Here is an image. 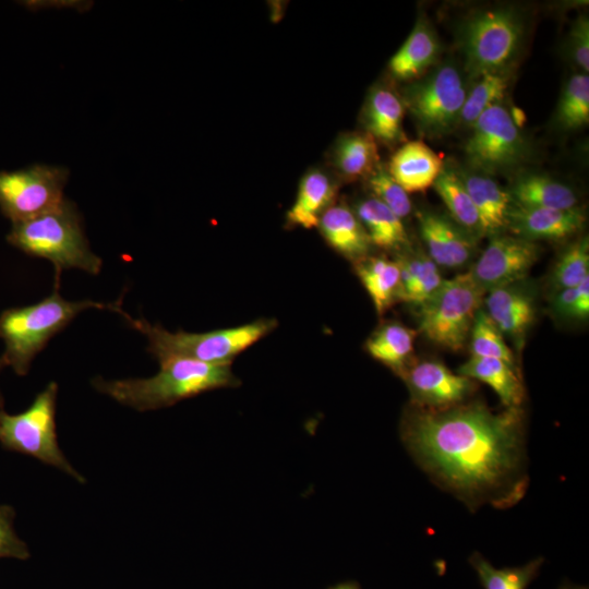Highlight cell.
I'll list each match as a JSON object with an SVG mask.
<instances>
[{"instance_id": "obj_3", "label": "cell", "mask_w": 589, "mask_h": 589, "mask_svg": "<svg viewBox=\"0 0 589 589\" xmlns=\"http://www.w3.org/2000/svg\"><path fill=\"white\" fill-rule=\"evenodd\" d=\"M91 308L111 310L122 316L127 314L121 302L68 301L57 290L35 304L3 311L0 314V338L5 349L0 357V371L10 366L17 375L27 374L33 359L47 342L77 314Z\"/></svg>"}, {"instance_id": "obj_32", "label": "cell", "mask_w": 589, "mask_h": 589, "mask_svg": "<svg viewBox=\"0 0 589 589\" xmlns=\"http://www.w3.org/2000/svg\"><path fill=\"white\" fill-rule=\"evenodd\" d=\"M467 96L461 109L460 121L471 125L488 108L504 99L509 79L507 73L481 75Z\"/></svg>"}, {"instance_id": "obj_1", "label": "cell", "mask_w": 589, "mask_h": 589, "mask_svg": "<svg viewBox=\"0 0 589 589\" xmlns=\"http://www.w3.org/2000/svg\"><path fill=\"white\" fill-rule=\"evenodd\" d=\"M524 413L495 412L481 402L445 409L412 405L401 440L437 483L470 507L515 502L524 493Z\"/></svg>"}, {"instance_id": "obj_17", "label": "cell", "mask_w": 589, "mask_h": 589, "mask_svg": "<svg viewBox=\"0 0 589 589\" xmlns=\"http://www.w3.org/2000/svg\"><path fill=\"white\" fill-rule=\"evenodd\" d=\"M466 190L477 209L482 235L496 236L507 229L513 201L508 190L484 173L462 172Z\"/></svg>"}, {"instance_id": "obj_34", "label": "cell", "mask_w": 589, "mask_h": 589, "mask_svg": "<svg viewBox=\"0 0 589 589\" xmlns=\"http://www.w3.org/2000/svg\"><path fill=\"white\" fill-rule=\"evenodd\" d=\"M587 276H589V242L585 237L562 253L552 271L551 284L557 291L576 287Z\"/></svg>"}, {"instance_id": "obj_10", "label": "cell", "mask_w": 589, "mask_h": 589, "mask_svg": "<svg viewBox=\"0 0 589 589\" xmlns=\"http://www.w3.org/2000/svg\"><path fill=\"white\" fill-rule=\"evenodd\" d=\"M465 152L471 167L484 175L510 170L528 157V144L508 109L496 104L471 124Z\"/></svg>"}, {"instance_id": "obj_13", "label": "cell", "mask_w": 589, "mask_h": 589, "mask_svg": "<svg viewBox=\"0 0 589 589\" xmlns=\"http://www.w3.org/2000/svg\"><path fill=\"white\" fill-rule=\"evenodd\" d=\"M399 374L413 405L422 408L437 410L462 404L474 389L471 378L452 372L437 361L408 363Z\"/></svg>"}, {"instance_id": "obj_23", "label": "cell", "mask_w": 589, "mask_h": 589, "mask_svg": "<svg viewBox=\"0 0 589 589\" xmlns=\"http://www.w3.org/2000/svg\"><path fill=\"white\" fill-rule=\"evenodd\" d=\"M335 194L336 187L327 175L320 170L309 171L302 178L294 203L287 213L288 224L305 229L316 227Z\"/></svg>"}, {"instance_id": "obj_35", "label": "cell", "mask_w": 589, "mask_h": 589, "mask_svg": "<svg viewBox=\"0 0 589 589\" xmlns=\"http://www.w3.org/2000/svg\"><path fill=\"white\" fill-rule=\"evenodd\" d=\"M369 188L374 197L388 207L401 220L411 212L408 193L390 177L386 169L377 166L369 175Z\"/></svg>"}, {"instance_id": "obj_33", "label": "cell", "mask_w": 589, "mask_h": 589, "mask_svg": "<svg viewBox=\"0 0 589 589\" xmlns=\"http://www.w3.org/2000/svg\"><path fill=\"white\" fill-rule=\"evenodd\" d=\"M469 336L472 357L495 358L515 365L513 351L506 345L504 335L484 310L477 312Z\"/></svg>"}, {"instance_id": "obj_16", "label": "cell", "mask_w": 589, "mask_h": 589, "mask_svg": "<svg viewBox=\"0 0 589 589\" xmlns=\"http://www.w3.org/2000/svg\"><path fill=\"white\" fill-rule=\"evenodd\" d=\"M443 160L422 141H410L390 157L386 169L407 192H422L432 187L443 168Z\"/></svg>"}, {"instance_id": "obj_27", "label": "cell", "mask_w": 589, "mask_h": 589, "mask_svg": "<svg viewBox=\"0 0 589 589\" xmlns=\"http://www.w3.org/2000/svg\"><path fill=\"white\" fill-rule=\"evenodd\" d=\"M356 215L372 244L384 249H398L407 243L402 220L375 197L361 201L357 205Z\"/></svg>"}, {"instance_id": "obj_22", "label": "cell", "mask_w": 589, "mask_h": 589, "mask_svg": "<svg viewBox=\"0 0 589 589\" xmlns=\"http://www.w3.org/2000/svg\"><path fill=\"white\" fill-rule=\"evenodd\" d=\"M458 373L489 385L500 397L505 408L520 407L525 388L515 365L495 358L471 357Z\"/></svg>"}, {"instance_id": "obj_24", "label": "cell", "mask_w": 589, "mask_h": 589, "mask_svg": "<svg viewBox=\"0 0 589 589\" xmlns=\"http://www.w3.org/2000/svg\"><path fill=\"white\" fill-rule=\"evenodd\" d=\"M405 107L402 100L386 87L374 88L364 107L368 133L383 143L399 141L402 135Z\"/></svg>"}, {"instance_id": "obj_21", "label": "cell", "mask_w": 589, "mask_h": 589, "mask_svg": "<svg viewBox=\"0 0 589 589\" xmlns=\"http://www.w3.org/2000/svg\"><path fill=\"white\" fill-rule=\"evenodd\" d=\"M516 205L555 209L576 208L578 197L566 184L542 173H522L508 190Z\"/></svg>"}, {"instance_id": "obj_9", "label": "cell", "mask_w": 589, "mask_h": 589, "mask_svg": "<svg viewBox=\"0 0 589 589\" xmlns=\"http://www.w3.org/2000/svg\"><path fill=\"white\" fill-rule=\"evenodd\" d=\"M464 77L454 63H443L405 88L404 107L430 137L450 132L460 122L467 96Z\"/></svg>"}, {"instance_id": "obj_4", "label": "cell", "mask_w": 589, "mask_h": 589, "mask_svg": "<svg viewBox=\"0 0 589 589\" xmlns=\"http://www.w3.org/2000/svg\"><path fill=\"white\" fill-rule=\"evenodd\" d=\"M7 240L28 255L50 261L56 280L62 269L79 268L92 275L101 269L103 261L89 248L82 217L65 197L44 214L12 224Z\"/></svg>"}, {"instance_id": "obj_31", "label": "cell", "mask_w": 589, "mask_h": 589, "mask_svg": "<svg viewBox=\"0 0 589 589\" xmlns=\"http://www.w3.org/2000/svg\"><path fill=\"white\" fill-rule=\"evenodd\" d=\"M556 121L565 130H577L588 124V74H575L566 82L556 109Z\"/></svg>"}, {"instance_id": "obj_42", "label": "cell", "mask_w": 589, "mask_h": 589, "mask_svg": "<svg viewBox=\"0 0 589 589\" xmlns=\"http://www.w3.org/2000/svg\"><path fill=\"white\" fill-rule=\"evenodd\" d=\"M560 589H588V588L584 587V586H575V585H572V584H565V585L561 586Z\"/></svg>"}, {"instance_id": "obj_6", "label": "cell", "mask_w": 589, "mask_h": 589, "mask_svg": "<svg viewBox=\"0 0 589 589\" xmlns=\"http://www.w3.org/2000/svg\"><path fill=\"white\" fill-rule=\"evenodd\" d=\"M524 20L513 8L484 9L469 14L458 29L467 72L479 77L506 73L520 50Z\"/></svg>"}, {"instance_id": "obj_7", "label": "cell", "mask_w": 589, "mask_h": 589, "mask_svg": "<svg viewBox=\"0 0 589 589\" xmlns=\"http://www.w3.org/2000/svg\"><path fill=\"white\" fill-rule=\"evenodd\" d=\"M484 290L469 272L446 279L420 304L419 327L432 342L450 351L467 344Z\"/></svg>"}, {"instance_id": "obj_11", "label": "cell", "mask_w": 589, "mask_h": 589, "mask_svg": "<svg viewBox=\"0 0 589 589\" xmlns=\"http://www.w3.org/2000/svg\"><path fill=\"white\" fill-rule=\"evenodd\" d=\"M69 170L36 164L14 171H0V209L12 224L56 207L63 199Z\"/></svg>"}, {"instance_id": "obj_18", "label": "cell", "mask_w": 589, "mask_h": 589, "mask_svg": "<svg viewBox=\"0 0 589 589\" xmlns=\"http://www.w3.org/2000/svg\"><path fill=\"white\" fill-rule=\"evenodd\" d=\"M440 51L434 29L420 17L404 45L389 60L388 69L398 80L414 81L436 62Z\"/></svg>"}, {"instance_id": "obj_26", "label": "cell", "mask_w": 589, "mask_h": 589, "mask_svg": "<svg viewBox=\"0 0 589 589\" xmlns=\"http://www.w3.org/2000/svg\"><path fill=\"white\" fill-rule=\"evenodd\" d=\"M432 187L458 226L470 235H482L477 209L457 168L444 164Z\"/></svg>"}, {"instance_id": "obj_38", "label": "cell", "mask_w": 589, "mask_h": 589, "mask_svg": "<svg viewBox=\"0 0 589 589\" xmlns=\"http://www.w3.org/2000/svg\"><path fill=\"white\" fill-rule=\"evenodd\" d=\"M568 52L573 61L588 74L589 70V21L580 15L573 24L568 35Z\"/></svg>"}, {"instance_id": "obj_36", "label": "cell", "mask_w": 589, "mask_h": 589, "mask_svg": "<svg viewBox=\"0 0 589 589\" xmlns=\"http://www.w3.org/2000/svg\"><path fill=\"white\" fill-rule=\"evenodd\" d=\"M443 281L444 279L441 276L437 265L429 255H424L422 267L406 294L404 302L416 305L422 304L440 288Z\"/></svg>"}, {"instance_id": "obj_29", "label": "cell", "mask_w": 589, "mask_h": 589, "mask_svg": "<svg viewBox=\"0 0 589 589\" xmlns=\"http://www.w3.org/2000/svg\"><path fill=\"white\" fill-rule=\"evenodd\" d=\"M377 159L375 140L368 132L342 135L334 151V164L348 179L371 175L376 168Z\"/></svg>"}, {"instance_id": "obj_14", "label": "cell", "mask_w": 589, "mask_h": 589, "mask_svg": "<svg viewBox=\"0 0 589 589\" xmlns=\"http://www.w3.org/2000/svg\"><path fill=\"white\" fill-rule=\"evenodd\" d=\"M586 217L579 208L555 209L526 207L513 203L507 229L514 236L533 241L560 240L574 236L585 225Z\"/></svg>"}, {"instance_id": "obj_15", "label": "cell", "mask_w": 589, "mask_h": 589, "mask_svg": "<svg viewBox=\"0 0 589 589\" xmlns=\"http://www.w3.org/2000/svg\"><path fill=\"white\" fill-rule=\"evenodd\" d=\"M418 219L429 257L437 266L458 268L468 263L474 252V241L469 232L436 213L421 212Z\"/></svg>"}, {"instance_id": "obj_37", "label": "cell", "mask_w": 589, "mask_h": 589, "mask_svg": "<svg viewBox=\"0 0 589 589\" xmlns=\"http://www.w3.org/2000/svg\"><path fill=\"white\" fill-rule=\"evenodd\" d=\"M13 508L0 505V557L25 560L29 556V552L13 529Z\"/></svg>"}, {"instance_id": "obj_20", "label": "cell", "mask_w": 589, "mask_h": 589, "mask_svg": "<svg viewBox=\"0 0 589 589\" xmlns=\"http://www.w3.org/2000/svg\"><path fill=\"white\" fill-rule=\"evenodd\" d=\"M488 292L485 312L501 333L517 339L525 336L534 316L531 296L514 284Z\"/></svg>"}, {"instance_id": "obj_40", "label": "cell", "mask_w": 589, "mask_h": 589, "mask_svg": "<svg viewBox=\"0 0 589 589\" xmlns=\"http://www.w3.org/2000/svg\"><path fill=\"white\" fill-rule=\"evenodd\" d=\"M576 294V287L557 290L552 303L554 311L561 315L569 316Z\"/></svg>"}, {"instance_id": "obj_8", "label": "cell", "mask_w": 589, "mask_h": 589, "mask_svg": "<svg viewBox=\"0 0 589 589\" xmlns=\"http://www.w3.org/2000/svg\"><path fill=\"white\" fill-rule=\"evenodd\" d=\"M57 395L58 384L51 382L21 413L9 414L0 407V443L7 449L33 456L57 467L83 483L84 477L70 465L58 444Z\"/></svg>"}, {"instance_id": "obj_2", "label": "cell", "mask_w": 589, "mask_h": 589, "mask_svg": "<svg viewBox=\"0 0 589 589\" xmlns=\"http://www.w3.org/2000/svg\"><path fill=\"white\" fill-rule=\"evenodd\" d=\"M158 361L160 369L152 377L107 381L97 376L92 385L124 406L147 411L170 407L202 393L241 384L231 364H209L179 357Z\"/></svg>"}, {"instance_id": "obj_28", "label": "cell", "mask_w": 589, "mask_h": 589, "mask_svg": "<svg viewBox=\"0 0 589 589\" xmlns=\"http://www.w3.org/2000/svg\"><path fill=\"white\" fill-rule=\"evenodd\" d=\"M357 274L377 313H384L397 299L399 265L384 257H363L356 262Z\"/></svg>"}, {"instance_id": "obj_19", "label": "cell", "mask_w": 589, "mask_h": 589, "mask_svg": "<svg viewBox=\"0 0 589 589\" xmlns=\"http://www.w3.org/2000/svg\"><path fill=\"white\" fill-rule=\"evenodd\" d=\"M316 227L333 249L356 262L366 256L372 244L357 215L342 204L325 209Z\"/></svg>"}, {"instance_id": "obj_39", "label": "cell", "mask_w": 589, "mask_h": 589, "mask_svg": "<svg viewBox=\"0 0 589 589\" xmlns=\"http://www.w3.org/2000/svg\"><path fill=\"white\" fill-rule=\"evenodd\" d=\"M577 294L569 316L585 318L589 314V276L576 286Z\"/></svg>"}, {"instance_id": "obj_12", "label": "cell", "mask_w": 589, "mask_h": 589, "mask_svg": "<svg viewBox=\"0 0 589 589\" xmlns=\"http://www.w3.org/2000/svg\"><path fill=\"white\" fill-rule=\"evenodd\" d=\"M539 255V247L514 235H496L469 272L486 292L522 279Z\"/></svg>"}, {"instance_id": "obj_25", "label": "cell", "mask_w": 589, "mask_h": 589, "mask_svg": "<svg viewBox=\"0 0 589 589\" xmlns=\"http://www.w3.org/2000/svg\"><path fill=\"white\" fill-rule=\"evenodd\" d=\"M416 330L397 322L383 324L366 340L372 358L400 373L410 362Z\"/></svg>"}, {"instance_id": "obj_30", "label": "cell", "mask_w": 589, "mask_h": 589, "mask_svg": "<svg viewBox=\"0 0 589 589\" xmlns=\"http://www.w3.org/2000/svg\"><path fill=\"white\" fill-rule=\"evenodd\" d=\"M469 562L484 589H527L538 575L543 558L537 557L522 566L495 568L480 553H473Z\"/></svg>"}, {"instance_id": "obj_5", "label": "cell", "mask_w": 589, "mask_h": 589, "mask_svg": "<svg viewBox=\"0 0 589 589\" xmlns=\"http://www.w3.org/2000/svg\"><path fill=\"white\" fill-rule=\"evenodd\" d=\"M125 321L148 339L147 351L157 360L179 357L209 364H231L242 351L277 327L275 318H260L243 325L203 333L169 332L143 318Z\"/></svg>"}, {"instance_id": "obj_41", "label": "cell", "mask_w": 589, "mask_h": 589, "mask_svg": "<svg viewBox=\"0 0 589 589\" xmlns=\"http://www.w3.org/2000/svg\"><path fill=\"white\" fill-rule=\"evenodd\" d=\"M328 589H361L359 584L356 581H344L335 586L329 587Z\"/></svg>"}]
</instances>
